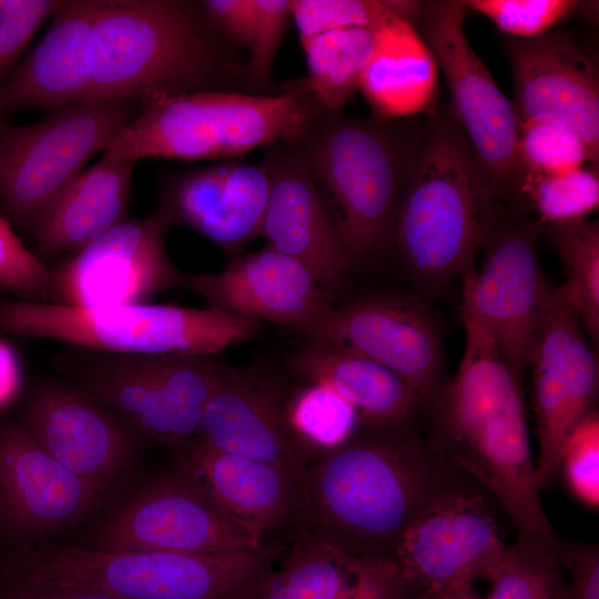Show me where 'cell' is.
I'll list each match as a JSON object with an SVG mask.
<instances>
[{"instance_id":"cell-30","label":"cell","mask_w":599,"mask_h":599,"mask_svg":"<svg viewBox=\"0 0 599 599\" xmlns=\"http://www.w3.org/2000/svg\"><path fill=\"white\" fill-rule=\"evenodd\" d=\"M374 30L349 28L301 39L308 77L306 83L327 113H341L374 48Z\"/></svg>"},{"instance_id":"cell-28","label":"cell","mask_w":599,"mask_h":599,"mask_svg":"<svg viewBox=\"0 0 599 599\" xmlns=\"http://www.w3.org/2000/svg\"><path fill=\"white\" fill-rule=\"evenodd\" d=\"M136 162L102 156L81 171L32 234L39 255H72L124 220Z\"/></svg>"},{"instance_id":"cell-23","label":"cell","mask_w":599,"mask_h":599,"mask_svg":"<svg viewBox=\"0 0 599 599\" xmlns=\"http://www.w3.org/2000/svg\"><path fill=\"white\" fill-rule=\"evenodd\" d=\"M176 469L216 509L258 545L267 535L297 525L300 478L288 469L215 449L194 440L175 457Z\"/></svg>"},{"instance_id":"cell-31","label":"cell","mask_w":599,"mask_h":599,"mask_svg":"<svg viewBox=\"0 0 599 599\" xmlns=\"http://www.w3.org/2000/svg\"><path fill=\"white\" fill-rule=\"evenodd\" d=\"M562 264L560 285L592 344L599 338V224L596 220L539 225Z\"/></svg>"},{"instance_id":"cell-15","label":"cell","mask_w":599,"mask_h":599,"mask_svg":"<svg viewBox=\"0 0 599 599\" xmlns=\"http://www.w3.org/2000/svg\"><path fill=\"white\" fill-rule=\"evenodd\" d=\"M98 549L213 554L263 547L176 469L142 487L100 526Z\"/></svg>"},{"instance_id":"cell-46","label":"cell","mask_w":599,"mask_h":599,"mask_svg":"<svg viewBox=\"0 0 599 599\" xmlns=\"http://www.w3.org/2000/svg\"><path fill=\"white\" fill-rule=\"evenodd\" d=\"M21 385L20 359L13 347L0 338V409L16 398Z\"/></svg>"},{"instance_id":"cell-34","label":"cell","mask_w":599,"mask_h":599,"mask_svg":"<svg viewBox=\"0 0 599 599\" xmlns=\"http://www.w3.org/2000/svg\"><path fill=\"white\" fill-rule=\"evenodd\" d=\"M559 539L508 547L489 580L487 599H569Z\"/></svg>"},{"instance_id":"cell-44","label":"cell","mask_w":599,"mask_h":599,"mask_svg":"<svg viewBox=\"0 0 599 599\" xmlns=\"http://www.w3.org/2000/svg\"><path fill=\"white\" fill-rule=\"evenodd\" d=\"M201 6L209 23L224 40L247 48L255 19L254 0H205Z\"/></svg>"},{"instance_id":"cell-38","label":"cell","mask_w":599,"mask_h":599,"mask_svg":"<svg viewBox=\"0 0 599 599\" xmlns=\"http://www.w3.org/2000/svg\"><path fill=\"white\" fill-rule=\"evenodd\" d=\"M464 4L514 39L540 37L582 7L576 0H467Z\"/></svg>"},{"instance_id":"cell-32","label":"cell","mask_w":599,"mask_h":599,"mask_svg":"<svg viewBox=\"0 0 599 599\" xmlns=\"http://www.w3.org/2000/svg\"><path fill=\"white\" fill-rule=\"evenodd\" d=\"M270 184L264 164L231 160L221 204L197 233L225 252H237L261 235Z\"/></svg>"},{"instance_id":"cell-2","label":"cell","mask_w":599,"mask_h":599,"mask_svg":"<svg viewBox=\"0 0 599 599\" xmlns=\"http://www.w3.org/2000/svg\"><path fill=\"white\" fill-rule=\"evenodd\" d=\"M465 352L453 379L423 407V432L491 494L511 519L517 542H555L541 501L520 377L484 326L461 311Z\"/></svg>"},{"instance_id":"cell-1","label":"cell","mask_w":599,"mask_h":599,"mask_svg":"<svg viewBox=\"0 0 599 599\" xmlns=\"http://www.w3.org/2000/svg\"><path fill=\"white\" fill-rule=\"evenodd\" d=\"M295 528L349 555L394 560L422 517L484 488L439 451L420 419L397 428L359 425L307 463Z\"/></svg>"},{"instance_id":"cell-35","label":"cell","mask_w":599,"mask_h":599,"mask_svg":"<svg viewBox=\"0 0 599 599\" xmlns=\"http://www.w3.org/2000/svg\"><path fill=\"white\" fill-rule=\"evenodd\" d=\"M510 195L526 200L538 225L588 220L599 206L598 171L586 165L556 174L521 172Z\"/></svg>"},{"instance_id":"cell-47","label":"cell","mask_w":599,"mask_h":599,"mask_svg":"<svg viewBox=\"0 0 599 599\" xmlns=\"http://www.w3.org/2000/svg\"><path fill=\"white\" fill-rule=\"evenodd\" d=\"M434 599H481L473 589V585H465L443 591H434Z\"/></svg>"},{"instance_id":"cell-24","label":"cell","mask_w":599,"mask_h":599,"mask_svg":"<svg viewBox=\"0 0 599 599\" xmlns=\"http://www.w3.org/2000/svg\"><path fill=\"white\" fill-rule=\"evenodd\" d=\"M22 425L59 463L105 494L129 467L131 448L123 428L74 388L39 387Z\"/></svg>"},{"instance_id":"cell-22","label":"cell","mask_w":599,"mask_h":599,"mask_svg":"<svg viewBox=\"0 0 599 599\" xmlns=\"http://www.w3.org/2000/svg\"><path fill=\"white\" fill-rule=\"evenodd\" d=\"M274 146L263 163L271 184L261 235L268 246L302 264L331 294L342 286L353 262L297 150L291 144Z\"/></svg>"},{"instance_id":"cell-12","label":"cell","mask_w":599,"mask_h":599,"mask_svg":"<svg viewBox=\"0 0 599 599\" xmlns=\"http://www.w3.org/2000/svg\"><path fill=\"white\" fill-rule=\"evenodd\" d=\"M536 221L499 220L484 244L479 270L463 274V303L521 378L540 321L554 292L537 257Z\"/></svg>"},{"instance_id":"cell-11","label":"cell","mask_w":599,"mask_h":599,"mask_svg":"<svg viewBox=\"0 0 599 599\" xmlns=\"http://www.w3.org/2000/svg\"><path fill=\"white\" fill-rule=\"evenodd\" d=\"M466 12L460 0L423 1L414 26L444 72L451 97L449 111L506 196L520 175L518 120L512 102L468 42Z\"/></svg>"},{"instance_id":"cell-26","label":"cell","mask_w":599,"mask_h":599,"mask_svg":"<svg viewBox=\"0 0 599 599\" xmlns=\"http://www.w3.org/2000/svg\"><path fill=\"white\" fill-rule=\"evenodd\" d=\"M392 560L341 551L295 528L292 546L250 599H416Z\"/></svg>"},{"instance_id":"cell-9","label":"cell","mask_w":599,"mask_h":599,"mask_svg":"<svg viewBox=\"0 0 599 599\" xmlns=\"http://www.w3.org/2000/svg\"><path fill=\"white\" fill-rule=\"evenodd\" d=\"M142 102H80L26 125L0 123V205L20 229L33 232L91 156L139 115Z\"/></svg>"},{"instance_id":"cell-20","label":"cell","mask_w":599,"mask_h":599,"mask_svg":"<svg viewBox=\"0 0 599 599\" xmlns=\"http://www.w3.org/2000/svg\"><path fill=\"white\" fill-rule=\"evenodd\" d=\"M508 546L485 494L459 497L416 521L394 557L420 592L490 580Z\"/></svg>"},{"instance_id":"cell-48","label":"cell","mask_w":599,"mask_h":599,"mask_svg":"<svg viewBox=\"0 0 599 599\" xmlns=\"http://www.w3.org/2000/svg\"><path fill=\"white\" fill-rule=\"evenodd\" d=\"M416 599H434V591H426Z\"/></svg>"},{"instance_id":"cell-5","label":"cell","mask_w":599,"mask_h":599,"mask_svg":"<svg viewBox=\"0 0 599 599\" xmlns=\"http://www.w3.org/2000/svg\"><path fill=\"white\" fill-rule=\"evenodd\" d=\"M326 111L307 83L274 95L202 91L155 97L104 150L112 160H234L257 146L297 143Z\"/></svg>"},{"instance_id":"cell-45","label":"cell","mask_w":599,"mask_h":599,"mask_svg":"<svg viewBox=\"0 0 599 599\" xmlns=\"http://www.w3.org/2000/svg\"><path fill=\"white\" fill-rule=\"evenodd\" d=\"M7 599H124L104 591L77 588H43L18 582Z\"/></svg>"},{"instance_id":"cell-42","label":"cell","mask_w":599,"mask_h":599,"mask_svg":"<svg viewBox=\"0 0 599 599\" xmlns=\"http://www.w3.org/2000/svg\"><path fill=\"white\" fill-rule=\"evenodd\" d=\"M61 0H3L0 6V88L18 65L39 27L60 8Z\"/></svg>"},{"instance_id":"cell-49","label":"cell","mask_w":599,"mask_h":599,"mask_svg":"<svg viewBox=\"0 0 599 599\" xmlns=\"http://www.w3.org/2000/svg\"><path fill=\"white\" fill-rule=\"evenodd\" d=\"M3 0H0V6L2 4Z\"/></svg>"},{"instance_id":"cell-37","label":"cell","mask_w":599,"mask_h":599,"mask_svg":"<svg viewBox=\"0 0 599 599\" xmlns=\"http://www.w3.org/2000/svg\"><path fill=\"white\" fill-rule=\"evenodd\" d=\"M397 16L388 0H292L291 18L300 40L333 30H376ZM399 17V16H398Z\"/></svg>"},{"instance_id":"cell-17","label":"cell","mask_w":599,"mask_h":599,"mask_svg":"<svg viewBox=\"0 0 599 599\" xmlns=\"http://www.w3.org/2000/svg\"><path fill=\"white\" fill-rule=\"evenodd\" d=\"M518 122L548 121L573 131L599 159L597 58L567 33L507 42Z\"/></svg>"},{"instance_id":"cell-13","label":"cell","mask_w":599,"mask_h":599,"mask_svg":"<svg viewBox=\"0 0 599 599\" xmlns=\"http://www.w3.org/2000/svg\"><path fill=\"white\" fill-rule=\"evenodd\" d=\"M172 225L159 205L145 216L122 220L50 268V302L78 308L140 304L180 287L183 272L165 245Z\"/></svg>"},{"instance_id":"cell-6","label":"cell","mask_w":599,"mask_h":599,"mask_svg":"<svg viewBox=\"0 0 599 599\" xmlns=\"http://www.w3.org/2000/svg\"><path fill=\"white\" fill-rule=\"evenodd\" d=\"M282 548L179 554L83 548L43 541L19 558L20 581L104 591L124 599H250Z\"/></svg>"},{"instance_id":"cell-3","label":"cell","mask_w":599,"mask_h":599,"mask_svg":"<svg viewBox=\"0 0 599 599\" xmlns=\"http://www.w3.org/2000/svg\"><path fill=\"white\" fill-rule=\"evenodd\" d=\"M500 197L451 112L427 115L392 234L412 275L437 286L475 266Z\"/></svg>"},{"instance_id":"cell-21","label":"cell","mask_w":599,"mask_h":599,"mask_svg":"<svg viewBox=\"0 0 599 599\" xmlns=\"http://www.w3.org/2000/svg\"><path fill=\"white\" fill-rule=\"evenodd\" d=\"M287 395L273 379L220 361L195 440L280 465L301 480L311 457L288 425Z\"/></svg>"},{"instance_id":"cell-8","label":"cell","mask_w":599,"mask_h":599,"mask_svg":"<svg viewBox=\"0 0 599 599\" xmlns=\"http://www.w3.org/2000/svg\"><path fill=\"white\" fill-rule=\"evenodd\" d=\"M261 322L212 308L128 304L78 308L51 302L0 301V329L73 347L125 355H209L256 337Z\"/></svg>"},{"instance_id":"cell-29","label":"cell","mask_w":599,"mask_h":599,"mask_svg":"<svg viewBox=\"0 0 599 599\" xmlns=\"http://www.w3.org/2000/svg\"><path fill=\"white\" fill-rule=\"evenodd\" d=\"M372 55L358 89L376 116L400 119L434 112L438 65L414 24L395 16L374 30Z\"/></svg>"},{"instance_id":"cell-43","label":"cell","mask_w":599,"mask_h":599,"mask_svg":"<svg viewBox=\"0 0 599 599\" xmlns=\"http://www.w3.org/2000/svg\"><path fill=\"white\" fill-rule=\"evenodd\" d=\"M558 549L570 575L569 599H599L598 544L559 539Z\"/></svg>"},{"instance_id":"cell-33","label":"cell","mask_w":599,"mask_h":599,"mask_svg":"<svg viewBox=\"0 0 599 599\" xmlns=\"http://www.w3.org/2000/svg\"><path fill=\"white\" fill-rule=\"evenodd\" d=\"M286 417L311 458L337 448L359 427L355 408L333 388L315 383L288 393Z\"/></svg>"},{"instance_id":"cell-27","label":"cell","mask_w":599,"mask_h":599,"mask_svg":"<svg viewBox=\"0 0 599 599\" xmlns=\"http://www.w3.org/2000/svg\"><path fill=\"white\" fill-rule=\"evenodd\" d=\"M291 366L307 383L337 392L355 408L362 426L397 428L420 419L424 404L414 389L365 356L309 339L292 355Z\"/></svg>"},{"instance_id":"cell-10","label":"cell","mask_w":599,"mask_h":599,"mask_svg":"<svg viewBox=\"0 0 599 599\" xmlns=\"http://www.w3.org/2000/svg\"><path fill=\"white\" fill-rule=\"evenodd\" d=\"M81 349L63 365L74 389L115 409L133 427L166 446L174 457L196 439L216 379V355H125Z\"/></svg>"},{"instance_id":"cell-7","label":"cell","mask_w":599,"mask_h":599,"mask_svg":"<svg viewBox=\"0 0 599 599\" xmlns=\"http://www.w3.org/2000/svg\"><path fill=\"white\" fill-rule=\"evenodd\" d=\"M389 119L325 112L293 146L317 184L332 194L342 243L352 262L392 243L395 216L423 128Z\"/></svg>"},{"instance_id":"cell-18","label":"cell","mask_w":599,"mask_h":599,"mask_svg":"<svg viewBox=\"0 0 599 599\" xmlns=\"http://www.w3.org/2000/svg\"><path fill=\"white\" fill-rule=\"evenodd\" d=\"M180 287L202 296L209 308L291 327L308 338L334 308L331 294L302 264L268 245L234 257L219 273H183Z\"/></svg>"},{"instance_id":"cell-14","label":"cell","mask_w":599,"mask_h":599,"mask_svg":"<svg viewBox=\"0 0 599 599\" xmlns=\"http://www.w3.org/2000/svg\"><path fill=\"white\" fill-rule=\"evenodd\" d=\"M532 405L539 445L536 464L542 489L560 474L573 430L595 410L598 362L578 315L560 286L555 287L530 349Z\"/></svg>"},{"instance_id":"cell-25","label":"cell","mask_w":599,"mask_h":599,"mask_svg":"<svg viewBox=\"0 0 599 599\" xmlns=\"http://www.w3.org/2000/svg\"><path fill=\"white\" fill-rule=\"evenodd\" d=\"M99 6L100 0L62 2L40 42L1 85L0 119L29 109L57 112L87 100Z\"/></svg>"},{"instance_id":"cell-36","label":"cell","mask_w":599,"mask_h":599,"mask_svg":"<svg viewBox=\"0 0 599 599\" xmlns=\"http://www.w3.org/2000/svg\"><path fill=\"white\" fill-rule=\"evenodd\" d=\"M517 156L520 173L556 174L598 165L579 135L548 121L518 122Z\"/></svg>"},{"instance_id":"cell-41","label":"cell","mask_w":599,"mask_h":599,"mask_svg":"<svg viewBox=\"0 0 599 599\" xmlns=\"http://www.w3.org/2000/svg\"><path fill=\"white\" fill-rule=\"evenodd\" d=\"M292 0H254L255 19L251 33L248 59L242 67V75L254 85L268 82L288 19Z\"/></svg>"},{"instance_id":"cell-16","label":"cell","mask_w":599,"mask_h":599,"mask_svg":"<svg viewBox=\"0 0 599 599\" xmlns=\"http://www.w3.org/2000/svg\"><path fill=\"white\" fill-rule=\"evenodd\" d=\"M365 356L398 375L424 406L443 385V351L437 326L419 302L368 296L333 308L309 338Z\"/></svg>"},{"instance_id":"cell-4","label":"cell","mask_w":599,"mask_h":599,"mask_svg":"<svg viewBox=\"0 0 599 599\" xmlns=\"http://www.w3.org/2000/svg\"><path fill=\"white\" fill-rule=\"evenodd\" d=\"M201 2L100 0L85 101L223 90L242 75Z\"/></svg>"},{"instance_id":"cell-39","label":"cell","mask_w":599,"mask_h":599,"mask_svg":"<svg viewBox=\"0 0 599 599\" xmlns=\"http://www.w3.org/2000/svg\"><path fill=\"white\" fill-rule=\"evenodd\" d=\"M50 267L29 251L0 215V292L16 300L50 302Z\"/></svg>"},{"instance_id":"cell-40","label":"cell","mask_w":599,"mask_h":599,"mask_svg":"<svg viewBox=\"0 0 599 599\" xmlns=\"http://www.w3.org/2000/svg\"><path fill=\"white\" fill-rule=\"evenodd\" d=\"M560 473L569 491L591 508L599 506V415L592 412L572 433Z\"/></svg>"},{"instance_id":"cell-19","label":"cell","mask_w":599,"mask_h":599,"mask_svg":"<svg viewBox=\"0 0 599 599\" xmlns=\"http://www.w3.org/2000/svg\"><path fill=\"white\" fill-rule=\"evenodd\" d=\"M105 493L52 457L21 425L0 428V532L33 540L70 527Z\"/></svg>"}]
</instances>
